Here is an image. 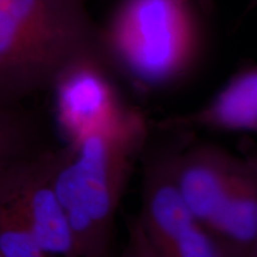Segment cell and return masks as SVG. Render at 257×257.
<instances>
[{
    "mask_svg": "<svg viewBox=\"0 0 257 257\" xmlns=\"http://www.w3.org/2000/svg\"><path fill=\"white\" fill-rule=\"evenodd\" d=\"M146 117L136 110L119 126L59 149H47L50 179L78 257L113 252L114 217L148 144Z\"/></svg>",
    "mask_w": 257,
    "mask_h": 257,
    "instance_id": "cell-2",
    "label": "cell"
},
{
    "mask_svg": "<svg viewBox=\"0 0 257 257\" xmlns=\"http://www.w3.org/2000/svg\"><path fill=\"white\" fill-rule=\"evenodd\" d=\"M153 251L156 257H238L216 234L198 223Z\"/></svg>",
    "mask_w": 257,
    "mask_h": 257,
    "instance_id": "cell-11",
    "label": "cell"
},
{
    "mask_svg": "<svg viewBox=\"0 0 257 257\" xmlns=\"http://www.w3.org/2000/svg\"><path fill=\"white\" fill-rule=\"evenodd\" d=\"M31 115L17 107L0 106V168L11 161L40 152Z\"/></svg>",
    "mask_w": 257,
    "mask_h": 257,
    "instance_id": "cell-10",
    "label": "cell"
},
{
    "mask_svg": "<svg viewBox=\"0 0 257 257\" xmlns=\"http://www.w3.org/2000/svg\"><path fill=\"white\" fill-rule=\"evenodd\" d=\"M95 48L83 0H0V106L49 91L70 60Z\"/></svg>",
    "mask_w": 257,
    "mask_h": 257,
    "instance_id": "cell-3",
    "label": "cell"
},
{
    "mask_svg": "<svg viewBox=\"0 0 257 257\" xmlns=\"http://www.w3.org/2000/svg\"><path fill=\"white\" fill-rule=\"evenodd\" d=\"M172 137L141 156L143 163L141 226L154 250L165 246L197 221L193 219L181 197L176 165L178 157L193 131L169 130Z\"/></svg>",
    "mask_w": 257,
    "mask_h": 257,
    "instance_id": "cell-6",
    "label": "cell"
},
{
    "mask_svg": "<svg viewBox=\"0 0 257 257\" xmlns=\"http://www.w3.org/2000/svg\"><path fill=\"white\" fill-rule=\"evenodd\" d=\"M102 257H115V253L114 252H111V253H108V255H105V256H102Z\"/></svg>",
    "mask_w": 257,
    "mask_h": 257,
    "instance_id": "cell-14",
    "label": "cell"
},
{
    "mask_svg": "<svg viewBox=\"0 0 257 257\" xmlns=\"http://www.w3.org/2000/svg\"><path fill=\"white\" fill-rule=\"evenodd\" d=\"M211 10V0H119L96 25V48L136 91L166 92L204 59Z\"/></svg>",
    "mask_w": 257,
    "mask_h": 257,
    "instance_id": "cell-1",
    "label": "cell"
},
{
    "mask_svg": "<svg viewBox=\"0 0 257 257\" xmlns=\"http://www.w3.org/2000/svg\"><path fill=\"white\" fill-rule=\"evenodd\" d=\"M163 131L195 128L219 133H256L257 68L250 63L236 70L198 110L160 121Z\"/></svg>",
    "mask_w": 257,
    "mask_h": 257,
    "instance_id": "cell-8",
    "label": "cell"
},
{
    "mask_svg": "<svg viewBox=\"0 0 257 257\" xmlns=\"http://www.w3.org/2000/svg\"><path fill=\"white\" fill-rule=\"evenodd\" d=\"M238 157L217 144L191 138L179 154L178 186L193 219L208 227L223 204Z\"/></svg>",
    "mask_w": 257,
    "mask_h": 257,
    "instance_id": "cell-7",
    "label": "cell"
},
{
    "mask_svg": "<svg viewBox=\"0 0 257 257\" xmlns=\"http://www.w3.org/2000/svg\"><path fill=\"white\" fill-rule=\"evenodd\" d=\"M117 76L98 48L70 60L51 83L53 113L64 144L119 126L137 108L125 101Z\"/></svg>",
    "mask_w": 257,
    "mask_h": 257,
    "instance_id": "cell-4",
    "label": "cell"
},
{
    "mask_svg": "<svg viewBox=\"0 0 257 257\" xmlns=\"http://www.w3.org/2000/svg\"><path fill=\"white\" fill-rule=\"evenodd\" d=\"M0 257H53L44 251L24 221L2 201Z\"/></svg>",
    "mask_w": 257,
    "mask_h": 257,
    "instance_id": "cell-12",
    "label": "cell"
},
{
    "mask_svg": "<svg viewBox=\"0 0 257 257\" xmlns=\"http://www.w3.org/2000/svg\"><path fill=\"white\" fill-rule=\"evenodd\" d=\"M238 257H257V160L238 157L223 204L206 227Z\"/></svg>",
    "mask_w": 257,
    "mask_h": 257,
    "instance_id": "cell-9",
    "label": "cell"
},
{
    "mask_svg": "<svg viewBox=\"0 0 257 257\" xmlns=\"http://www.w3.org/2000/svg\"><path fill=\"white\" fill-rule=\"evenodd\" d=\"M127 238L123 251L115 257H156L137 217L126 221Z\"/></svg>",
    "mask_w": 257,
    "mask_h": 257,
    "instance_id": "cell-13",
    "label": "cell"
},
{
    "mask_svg": "<svg viewBox=\"0 0 257 257\" xmlns=\"http://www.w3.org/2000/svg\"><path fill=\"white\" fill-rule=\"evenodd\" d=\"M0 201L30 229L53 257H78L66 216L50 179L47 149L0 168Z\"/></svg>",
    "mask_w": 257,
    "mask_h": 257,
    "instance_id": "cell-5",
    "label": "cell"
}]
</instances>
